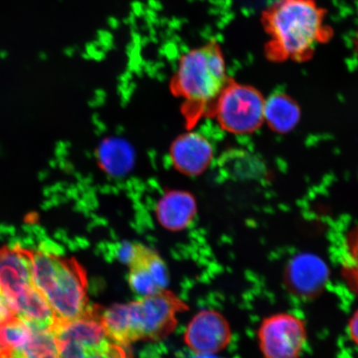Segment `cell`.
<instances>
[{"mask_svg":"<svg viewBox=\"0 0 358 358\" xmlns=\"http://www.w3.org/2000/svg\"><path fill=\"white\" fill-rule=\"evenodd\" d=\"M328 12L317 0H274L262 13L266 55L274 62H306L334 36Z\"/></svg>","mask_w":358,"mask_h":358,"instance_id":"6da1fadb","label":"cell"},{"mask_svg":"<svg viewBox=\"0 0 358 358\" xmlns=\"http://www.w3.org/2000/svg\"><path fill=\"white\" fill-rule=\"evenodd\" d=\"M187 307L166 289L128 303H118L101 310V321L109 337L127 347L141 340L166 338L177 325V315Z\"/></svg>","mask_w":358,"mask_h":358,"instance_id":"7a4b0ae2","label":"cell"},{"mask_svg":"<svg viewBox=\"0 0 358 358\" xmlns=\"http://www.w3.org/2000/svg\"><path fill=\"white\" fill-rule=\"evenodd\" d=\"M228 83L225 57L213 40L180 58L173 86L185 101L187 115L196 120L214 107Z\"/></svg>","mask_w":358,"mask_h":358,"instance_id":"3957f363","label":"cell"},{"mask_svg":"<svg viewBox=\"0 0 358 358\" xmlns=\"http://www.w3.org/2000/svg\"><path fill=\"white\" fill-rule=\"evenodd\" d=\"M34 283L46 298L58 321L78 319L88 310L87 280L75 259L32 250Z\"/></svg>","mask_w":358,"mask_h":358,"instance_id":"277c9868","label":"cell"},{"mask_svg":"<svg viewBox=\"0 0 358 358\" xmlns=\"http://www.w3.org/2000/svg\"><path fill=\"white\" fill-rule=\"evenodd\" d=\"M101 308L90 307L85 315L58 321L52 329L59 358H131L123 346L107 334L101 321Z\"/></svg>","mask_w":358,"mask_h":358,"instance_id":"5b68a950","label":"cell"},{"mask_svg":"<svg viewBox=\"0 0 358 358\" xmlns=\"http://www.w3.org/2000/svg\"><path fill=\"white\" fill-rule=\"evenodd\" d=\"M265 100L257 90L228 83L213 108L219 124L231 134L256 131L264 122Z\"/></svg>","mask_w":358,"mask_h":358,"instance_id":"8992f818","label":"cell"},{"mask_svg":"<svg viewBox=\"0 0 358 358\" xmlns=\"http://www.w3.org/2000/svg\"><path fill=\"white\" fill-rule=\"evenodd\" d=\"M258 338L266 358H298L306 343V325L290 313H277L263 321Z\"/></svg>","mask_w":358,"mask_h":358,"instance_id":"52a82bcc","label":"cell"},{"mask_svg":"<svg viewBox=\"0 0 358 358\" xmlns=\"http://www.w3.org/2000/svg\"><path fill=\"white\" fill-rule=\"evenodd\" d=\"M231 338L229 324L220 313L201 311L187 326L185 339L190 350L199 355H216Z\"/></svg>","mask_w":358,"mask_h":358,"instance_id":"ba28073f","label":"cell"},{"mask_svg":"<svg viewBox=\"0 0 358 358\" xmlns=\"http://www.w3.org/2000/svg\"><path fill=\"white\" fill-rule=\"evenodd\" d=\"M129 287L141 297L156 294L166 289L169 283V271L158 253L141 244L129 264Z\"/></svg>","mask_w":358,"mask_h":358,"instance_id":"9c48e42d","label":"cell"},{"mask_svg":"<svg viewBox=\"0 0 358 358\" xmlns=\"http://www.w3.org/2000/svg\"><path fill=\"white\" fill-rule=\"evenodd\" d=\"M34 285L32 250L15 244L0 250V289L10 306Z\"/></svg>","mask_w":358,"mask_h":358,"instance_id":"30bf717a","label":"cell"},{"mask_svg":"<svg viewBox=\"0 0 358 358\" xmlns=\"http://www.w3.org/2000/svg\"><path fill=\"white\" fill-rule=\"evenodd\" d=\"M172 160L179 171L196 176L211 164L213 147L199 133H187L178 138L172 148Z\"/></svg>","mask_w":358,"mask_h":358,"instance_id":"8fae6325","label":"cell"},{"mask_svg":"<svg viewBox=\"0 0 358 358\" xmlns=\"http://www.w3.org/2000/svg\"><path fill=\"white\" fill-rule=\"evenodd\" d=\"M328 268L321 259L311 254H301L291 261L287 279L295 292L312 296L324 287L328 280Z\"/></svg>","mask_w":358,"mask_h":358,"instance_id":"7c38bea8","label":"cell"},{"mask_svg":"<svg viewBox=\"0 0 358 358\" xmlns=\"http://www.w3.org/2000/svg\"><path fill=\"white\" fill-rule=\"evenodd\" d=\"M17 319L34 330H52L57 319L46 298L36 287L26 290L10 303Z\"/></svg>","mask_w":358,"mask_h":358,"instance_id":"4fadbf2b","label":"cell"},{"mask_svg":"<svg viewBox=\"0 0 358 358\" xmlns=\"http://www.w3.org/2000/svg\"><path fill=\"white\" fill-rule=\"evenodd\" d=\"M196 212V201L187 192H172L165 194L157 206V217L167 230L179 231L190 225Z\"/></svg>","mask_w":358,"mask_h":358,"instance_id":"5bb4252c","label":"cell"},{"mask_svg":"<svg viewBox=\"0 0 358 358\" xmlns=\"http://www.w3.org/2000/svg\"><path fill=\"white\" fill-rule=\"evenodd\" d=\"M301 110L295 101L285 94L276 93L265 101L264 120L278 133H288L296 127Z\"/></svg>","mask_w":358,"mask_h":358,"instance_id":"9a60e30c","label":"cell"},{"mask_svg":"<svg viewBox=\"0 0 358 358\" xmlns=\"http://www.w3.org/2000/svg\"><path fill=\"white\" fill-rule=\"evenodd\" d=\"M100 160L107 172L122 176L129 171L133 164L131 148L117 140L106 141L101 147Z\"/></svg>","mask_w":358,"mask_h":358,"instance_id":"2e32d148","label":"cell"},{"mask_svg":"<svg viewBox=\"0 0 358 358\" xmlns=\"http://www.w3.org/2000/svg\"><path fill=\"white\" fill-rule=\"evenodd\" d=\"M10 358H59L55 334L51 330H34L29 341Z\"/></svg>","mask_w":358,"mask_h":358,"instance_id":"e0dca14e","label":"cell"},{"mask_svg":"<svg viewBox=\"0 0 358 358\" xmlns=\"http://www.w3.org/2000/svg\"><path fill=\"white\" fill-rule=\"evenodd\" d=\"M33 331L17 317L0 325V358H10L13 352L29 341Z\"/></svg>","mask_w":358,"mask_h":358,"instance_id":"ac0fdd59","label":"cell"},{"mask_svg":"<svg viewBox=\"0 0 358 358\" xmlns=\"http://www.w3.org/2000/svg\"><path fill=\"white\" fill-rule=\"evenodd\" d=\"M349 271L353 285L358 289V227L352 232L347 241Z\"/></svg>","mask_w":358,"mask_h":358,"instance_id":"d6986e66","label":"cell"},{"mask_svg":"<svg viewBox=\"0 0 358 358\" xmlns=\"http://www.w3.org/2000/svg\"><path fill=\"white\" fill-rule=\"evenodd\" d=\"M137 244L131 243H120L116 248V255L120 262L125 264L129 266L132 259L134 257V254L136 252Z\"/></svg>","mask_w":358,"mask_h":358,"instance_id":"ffe728a7","label":"cell"},{"mask_svg":"<svg viewBox=\"0 0 358 358\" xmlns=\"http://www.w3.org/2000/svg\"><path fill=\"white\" fill-rule=\"evenodd\" d=\"M16 315L8 304L6 296L0 289V325L15 319Z\"/></svg>","mask_w":358,"mask_h":358,"instance_id":"44dd1931","label":"cell"},{"mask_svg":"<svg viewBox=\"0 0 358 358\" xmlns=\"http://www.w3.org/2000/svg\"><path fill=\"white\" fill-rule=\"evenodd\" d=\"M348 329L353 343L358 347V310L353 313Z\"/></svg>","mask_w":358,"mask_h":358,"instance_id":"7402d4cb","label":"cell"},{"mask_svg":"<svg viewBox=\"0 0 358 358\" xmlns=\"http://www.w3.org/2000/svg\"><path fill=\"white\" fill-rule=\"evenodd\" d=\"M182 358H221L215 355H199V353L192 352V355Z\"/></svg>","mask_w":358,"mask_h":358,"instance_id":"603a6c76","label":"cell"},{"mask_svg":"<svg viewBox=\"0 0 358 358\" xmlns=\"http://www.w3.org/2000/svg\"><path fill=\"white\" fill-rule=\"evenodd\" d=\"M355 48H356V50H357V55L358 57V31H357V33L356 37H355Z\"/></svg>","mask_w":358,"mask_h":358,"instance_id":"cb8c5ba5","label":"cell"}]
</instances>
